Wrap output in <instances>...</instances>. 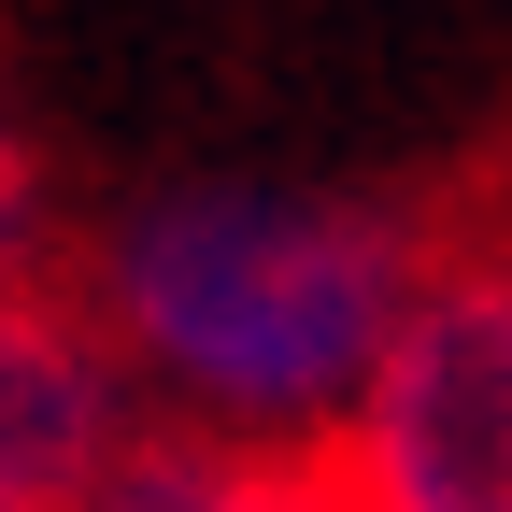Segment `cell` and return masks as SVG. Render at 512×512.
<instances>
[{
  "instance_id": "cell-1",
  "label": "cell",
  "mask_w": 512,
  "mask_h": 512,
  "mask_svg": "<svg viewBox=\"0 0 512 512\" xmlns=\"http://www.w3.org/2000/svg\"><path fill=\"white\" fill-rule=\"evenodd\" d=\"M441 256L413 214L328 185H143L86 242V313L128 384L185 399L200 441L328 456L384 384Z\"/></svg>"
},
{
  "instance_id": "cell-2",
  "label": "cell",
  "mask_w": 512,
  "mask_h": 512,
  "mask_svg": "<svg viewBox=\"0 0 512 512\" xmlns=\"http://www.w3.org/2000/svg\"><path fill=\"white\" fill-rule=\"evenodd\" d=\"M328 470L356 512H512V256H441Z\"/></svg>"
},
{
  "instance_id": "cell-3",
  "label": "cell",
  "mask_w": 512,
  "mask_h": 512,
  "mask_svg": "<svg viewBox=\"0 0 512 512\" xmlns=\"http://www.w3.org/2000/svg\"><path fill=\"white\" fill-rule=\"evenodd\" d=\"M15 285H57V200H43L29 128L0 114V299H15Z\"/></svg>"
}]
</instances>
